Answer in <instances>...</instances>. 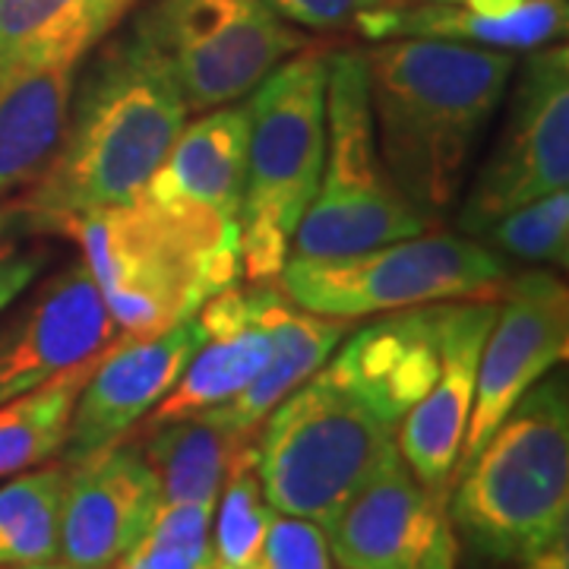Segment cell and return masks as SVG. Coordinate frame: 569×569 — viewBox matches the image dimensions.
<instances>
[{"label":"cell","mask_w":569,"mask_h":569,"mask_svg":"<svg viewBox=\"0 0 569 569\" xmlns=\"http://www.w3.org/2000/svg\"><path fill=\"white\" fill-rule=\"evenodd\" d=\"M190 108L159 44L133 26L77 82L61 146L17 200L32 231L63 234L82 216L137 200L181 137Z\"/></svg>","instance_id":"1"},{"label":"cell","mask_w":569,"mask_h":569,"mask_svg":"<svg viewBox=\"0 0 569 569\" xmlns=\"http://www.w3.org/2000/svg\"><path fill=\"white\" fill-rule=\"evenodd\" d=\"M377 149L427 219L449 212L475 149L507 96L512 51L440 39H387L365 51Z\"/></svg>","instance_id":"2"},{"label":"cell","mask_w":569,"mask_h":569,"mask_svg":"<svg viewBox=\"0 0 569 569\" xmlns=\"http://www.w3.org/2000/svg\"><path fill=\"white\" fill-rule=\"evenodd\" d=\"M123 336H156L197 317L238 284L241 224L183 197H152L82 216L63 228Z\"/></svg>","instance_id":"3"},{"label":"cell","mask_w":569,"mask_h":569,"mask_svg":"<svg viewBox=\"0 0 569 569\" xmlns=\"http://www.w3.org/2000/svg\"><path fill=\"white\" fill-rule=\"evenodd\" d=\"M449 519L475 553L522 563L567 538L569 399L563 377H545L456 471Z\"/></svg>","instance_id":"4"},{"label":"cell","mask_w":569,"mask_h":569,"mask_svg":"<svg viewBox=\"0 0 569 569\" xmlns=\"http://www.w3.org/2000/svg\"><path fill=\"white\" fill-rule=\"evenodd\" d=\"M329 48L307 44L250 92V146L241 203V269L276 282L295 228L313 200L326 156Z\"/></svg>","instance_id":"5"},{"label":"cell","mask_w":569,"mask_h":569,"mask_svg":"<svg viewBox=\"0 0 569 569\" xmlns=\"http://www.w3.org/2000/svg\"><path fill=\"white\" fill-rule=\"evenodd\" d=\"M396 459V427L323 367L288 392L257 430V478L266 503L320 529Z\"/></svg>","instance_id":"6"},{"label":"cell","mask_w":569,"mask_h":569,"mask_svg":"<svg viewBox=\"0 0 569 569\" xmlns=\"http://www.w3.org/2000/svg\"><path fill=\"white\" fill-rule=\"evenodd\" d=\"M418 206L392 183L377 149L365 51H329L326 156L320 187L295 228L288 263L339 260L415 238L430 228Z\"/></svg>","instance_id":"7"},{"label":"cell","mask_w":569,"mask_h":569,"mask_svg":"<svg viewBox=\"0 0 569 569\" xmlns=\"http://www.w3.org/2000/svg\"><path fill=\"white\" fill-rule=\"evenodd\" d=\"M509 279L503 253L468 234H415L339 260L284 263L282 295L301 310L358 320L408 307L493 298Z\"/></svg>","instance_id":"8"},{"label":"cell","mask_w":569,"mask_h":569,"mask_svg":"<svg viewBox=\"0 0 569 569\" xmlns=\"http://www.w3.org/2000/svg\"><path fill=\"white\" fill-rule=\"evenodd\" d=\"M137 26L159 44L190 111L244 99L310 44L266 0H152Z\"/></svg>","instance_id":"9"},{"label":"cell","mask_w":569,"mask_h":569,"mask_svg":"<svg viewBox=\"0 0 569 569\" xmlns=\"http://www.w3.org/2000/svg\"><path fill=\"white\" fill-rule=\"evenodd\" d=\"M569 183V51L567 44L531 48L522 61L509 118L488 162L478 168L459 231L478 238L516 206L567 190Z\"/></svg>","instance_id":"10"},{"label":"cell","mask_w":569,"mask_h":569,"mask_svg":"<svg viewBox=\"0 0 569 569\" xmlns=\"http://www.w3.org/2000/svg\"><path fill=\"white\" fill-rule=\"evenodd\" d=\"M475 377V402L456 471L475 459L512 406L569 351V295L553 272L531 269L503 282ZM456 481V478H452Z\"/></svg>","instance_id":"11"},{"label":"cell","mask_w":569,"mask_h":569,"mask_svg":"<svg viewBox=\"0 0 569 569\" xmlns=\"http://www.w3.org/2000/svg\"><path fill=\"white\" fill-rule=\"evenodd\" d=\"M342 569H456L447 493L425 488L399 456L323 526Z\"/></svg>","instance_id":"12"},{"label":"cell","mask_w":569,"mask_h":569,"mask_svg":"<svg viewBox=\"0 0 569 569\" xmlns=\"http://www.w3.org/2000/svg\"><path fill=\"white\" fill-rule=\"evenodd\" d=\"M203 342L197 317L171 326L156 336H121L111 339L99 355V365L82 387L70 437L67 466L121 443L152 408L174 389L187 361Z\"/></svg>","instance_id":"13"},{"label":"cell","mask_w":569,"mask_h":569,"mask_svg":"<svg viewBox=\"0 0 569 569\" xmlns=\"http://www.w3.org/2000/svg\"><path fill=\"white\" fill-rule=\"evenodd\" d=\"M162 507V488L137 447L102 449L67 466L61 503V563L111 569L142 541Z\"/></svg>","instance_id":"14"},{"label":"cell","mask_w":569,"mask_h":569,"mask_svg":"<svg viewBox=\"0 0 569 569\" xmlns=\"http://www.w3.org/2000/svg\"><path fill=\"white\" fill-rule=\"evenodd\" d=\"M114 332L118 326L86 260L61 269L0 329V406L96 358Z\"/></svg>","instance_id":"15"},{"label":"cell","mask_w":569,"mask_h":569,"mask_svg":"<svg viewBox=\"0 0 569 569\" xmlns=\"http://www.w3.org/2000/svg\"><path fill=\"white\" fill-rule=\"evenodd\" d=\"M493 313H497L493 298L447 301L440 373L433 387L421 396V402L396 427L399 456L406 459L411 475L437 493H449V485L456 478V462L466 443L471 402H475L478 358L493 323Z\"/></svg>","instance_id":"16"},{"label":"cell","mask_w":569,"mask_h":569,"mask_svg":"<svg viewBox=\"0 0 569 569\" xmlns=\"http://www.w3.org/2000/svg\"><path fill=\"white\" fill-rule=\"evenodd\" d=\"M447 301L389 310V317L348 332L323 370L355 392L387 425L399 427L440 373Z\"/></svg>","instance_id":"17"},{"label":"cell","mask_w":569,"mask_h":569,"mask_svg":"<svg viewBox=\"0 0 569 569\" xmlns=\"http://www.w3.org/2000/svg\"><path fill=\"white\" fill-rule=\"evenodd\" d=\"M269 295L272 282H250L247 288L231 284L197 310L203 342L187 361L174 389L146 415V427L224 406L263 370L272 355V336L266 326Z\"/></svg>","instance_id":"18"},{"label":"cell","mask_w":569,"mask_h":569,"mask_svg":"<svg viewBox=\"0 0 569 569\" xmlns=\"http://www.w3.org/2000/svg\"><path fill=\"white\" fill-rule=\"evenodd\" d=\"M355 29L370 41L440 39L500 51H531L563 39L567 0H529L509 13H481L440 0H399L392 7L361 13Z\"/></svg>","instance_id":"19"},{"label":"cell","mask_w":569,"mask_h":569,"mask_svg":"<svg viewBox=\"0 0 569 569\" xmlns=\"http://www.w3.org/2000/svg\"><path fill=\"white\" fill-rule=\"evenodd\" d=\"M250 111L247 104H222L203 118L183 123L181 137L164 156L146 187L152 197H183L209 206L228 222L241 224L247 183Z\"/></svg>","instance_id":"20"},{"label":"cell","mask_w":569,"mask_h":569,"mask_svg":"<svg viewBox=\"0 0 569 569\" xmlns=\"http://www.w3.org/2000/svg\"><path fill=\"white\" fill-rule=\"evenodd\" d=\"M140 0H0V86L22 73L82 63Z\"/></svg>","instance_id":"21"},{"label":"cell","mask_w":569,"mask_h":569,"mask_svg":"<svg viewBox=\"0 0 569 569\" xmlns=\"http://www.w3.org/2000/svg\"><path fill=\"white\" fill-rule=\"evenodd\" d=\"M266 326L272 336V355L263 370L234 399H228L224 406L212 411H203L212 421L231 430L257 433L266 415L279 406L288 392L301 387L307 377H313L329 361L336 346L351 332V320L301 310L291 305L279 288H272L266 301Z\"/></svg>","instance_id":"22"},{"label":"cell","mask_w":569,"mask_h":569,"mask_svg":"<svg viewBox=\"0 0 569 569\" xmlns=\"http://www.w3.org/2000/svg\"><path fill=\"white\" fill-rule=\"evenodd\" d=\"M80 63H58L0 86V200L29 190L58 152Z\"/></svg>","instance_id":"23"},{"label":"cell","mask_w":569,"mask_h":569,"mask_svg":"<svg viewBox=\"0 0 569 569\" xmlns=\"http://www.w3.org/2000/svg\"><path fill=\"white\" fill-rule=\"evenodd\" d=\"M257 433L231 430L209 415L146 427V462L152 466L162 503L216 507L231 468L253 449Z\"/></svg>","instance_id":"24"},{"label":"cell","mask_w":569,"mask_h":569,"mask_svg":"<svg viewBox=\"0 0 569 569\" xmlns=\"http://www.w3.org/2000/svg\"><path fill=\"white\" fill-rule=\"evenodd\" d=\"M99 355L0 406V481L44 466L67 447L73 408L89 373L99 365Z\"/></svg>","instance_id":"25"},{"label":"cell","mask_w":569,"mask_h":569,"mask_svg":"<svg viewBox=\"0 0 569 569\" xmlns=\"http://www.w3.org/2000/svg\"><path fill=\"white\" fill-rule=\"evenodd\" d=\"M63 485L67 466H48L0 488V567L58 560Z\"/></svg>","instance_id":"26"},{"label":"cell","mask_w":569,"mask_h":569,"mask_svg":"<svg viewBox=\"0 0 569 569\" xmlns=\"http://www.w3.org/2000/svg\"><path fill=\"white\" fill-rule=\"evenodd\" d=\"M216 503H219V512H212L216 516V535H212L216 563L228 569H250L260 553L269 519L276 512L266 503L260 478H257V440L244 459L231 468Z\"/></svg>","instance_id":"27"},{"label":"cell","mask_w":569,"mask_h":569,"mask_svg":"<svg viewBox=\"0 0 569 569\" xmlns=\"http://www.w3.org/2000/svg\"><path fill=\"white\" fill-rule=\"evenodd\" d=\"M478 241L516 260L567 266L569 193L553 190L548 197L509 209L478 234Z\"/></svg>","instance_id":"28"},{"label":"cell","mask_w":569,"mask_h":569,"mask_svg":"<svg viewBox=\"0 0 569 569\" xmlns=\"http://www.w3.org/2000/svg\"><path fill=\"white\" fill-rule=\"evenodd\" d=\"M250 569H332V553L317 522L272 512Z\"/></svg>","instance_id":"29"},{"label":"cell","mask_w":569,"mask_h":569,"mask_svg":"<svg viewBox=\"0 0 569 569\" xmlns=\"http://www.w3.org/2000/svg\"><path fill=\"white\" fill-rule=\"evenodd\" d=\"M284 22L305 26L313 32H336L348 29L367 10L392 7L399 0H266Z\"/></svg>","instance_id":"30"},{"label":"cell","mask_w":569,"mask_h":569,"mask_svg":"<svg viewBox=\"0 0 569 569\" xmlns=\"http://www.w3.org/2000/svg\"><path fill=\"white\" fill-rule=\"evenodd\" d=\"M44 269V253L41 250H17L7 247L0 250V313L20 298L26 288H32V282L41 276Z\"/></svg>","instance_id":"31"},{"label":"cell","mask_w":569,"mask_h":569,"mask_svg":"<svg viewBox=\"0 0 569 569\" xmlns=\"http://www.w3.org/2000/svg\"><path fill=\"white\" fill-rule=\"evenodd\" d=\"M522 569H569V550L567 538L550 545V548L531 553L529 560H522Z\"/></svg>","instance_id":"32"},{"label":"cell","mask_w":569,"mask_h":569,"mask_svg":"<svg viewBox=\"0 0 569 569\" xmlns=\"http://www.w3.org/2000/svg\"><path fill=\"white\" fill-rule=\"evenodd\" d=\"M440 3H459V7H468V10H481V13H509V10H519L529 0H440Z\"/></svg>","instance_id":"33"},{"label":"cell","mask_w":569,"mask_h":569,"mask_svg":"<svg viewBox=\"0 0 569 569\" xmlns=\"http://www.w3.org/2000/svg\"><path fill=\"white\" fill-rule=\"evenodd\" d=\"M7 569H77V567H67V563H54V560H48V563H22V567H7Z\"/></svg>","instance_id":"34"},{"label":"cell","mask_w":569,"mask_h":569,"mask_svg":"<svg viewBox=\"0 0 569 569\" xmlns=\"http://www.w3.org/2000/svg\"><path fill=\"white\" fill-rule=\"evenodd\" d=\"M111 569H146V567H142V563H137V560H133V557L127 553V557H123V560H118V563H114Z\"/></svg>","instance_id":"35"},{"label":"cell","mask_w":569,"mask_h":569,"mask_svg":"<svg viewBox=\"0 0 569 569\" xmlns=\"http://www.w3.org/2000/svg\"><path fill=\"white\" fill-rule=\"evenodd\" d=\"M3 222H7V212H3V206H0V231H3Z\"/></svg>","instance_id":"36"},{"label":"cell","mask_w":569,"mask_h":569,"mask_svg":"<svg viewBox=\"0 0 569 569\" xmlns=\"http://www.w3.org/2000/svg\"><path fill=\"white\" fill-rule=\"evenodd\" d=\"M212 569H228V567H219V563H216V567H212Z\"/></svg>","instance_id":"37"}]
</instances>
